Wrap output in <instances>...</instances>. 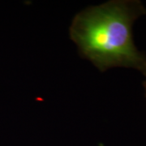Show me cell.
Listing matches in <instances>:
<instances>
[{"label": "cell", "mask_w": 146, "mask_h": 146, "mask_svg": "<svg viewBox=\"0 0 146 146\" xmlns=\"http://www.w3.org/2000/svg\"><path fill=\"white\" fill-rule=\"evenodd\" d=\"M144 87H145V97H146V80L144 82Z\"/></svg>", "instance_id": "obj_2"}, {"label": "cell", "mask_w": 146, "mask_h": 146, "mask_svg": "<svg viewBox=\"0 0 146 146\" xmlns=\"http://www.w3.org/2000/svg\"><path fill=\"white\" fill-rule=\"evenodd\" d=\"M146 8L138 0H111L80 11L73 18L70 37L82 58L101 72L134 68L146 76V55L134 43L132 25Z\"/></svg>", "instance_id": "obj_1"}]
</instances>
